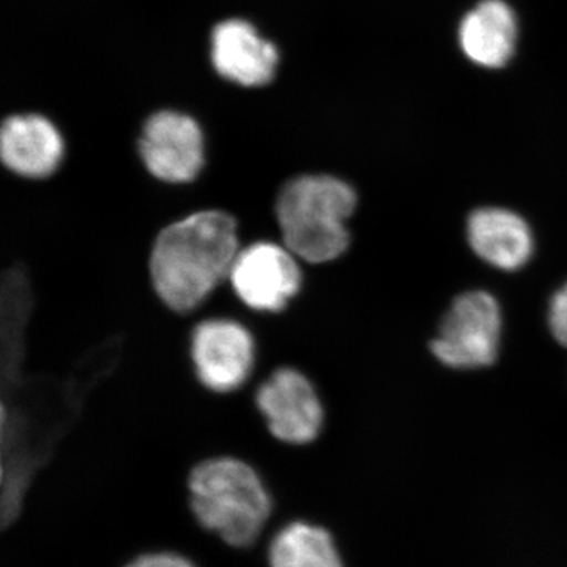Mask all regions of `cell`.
Listing matches in <instances>:
<instances>
[{"mask_svg": "<svg viewBox=\"0 0 567 567\" xmlns=\"http://www.w3.org/2000/svg\"><path fill=\"white\" fill-rule=\"evenodd\" d=\"M233 213L204 208L167 223L153 238L147 271L155 297L173 315L188 317L210 303L244 248Z\"/></svg>", "mask_w": 567, "mask_h": 567, "instance_id": "6da1fadb", "label": "cell"}, {"mask_svg": "<svg viewBox=\"0 0 567 567\" xmlns=\"http://www.w3.org/2000/svg\"><path fill=\"white\" fill-rule=\"evenodd\" d=\"M357 205L353 186L336 175H292L276 194L278 240L301 262H334L349 249V221Z\"/></svg>", "mask_w": 567, "mask_h": 567, "instance_id": "7a4b0ae2", "label": "cell"}, {"mask_svg": "<svg viewBox=\"0 0 567 567\" xmlns=\"http://www.w3.org/2000/svg\"><path fill=\"white\" fill-rule=\"evenodd\" d=\"M189 494L200 525L234 547L251 546L274 506L256 470L234 457L197 465L189 477Z\"/></svg>", "mask_w": 567, "mask_h": 567, "instance_id": "3957f363", "label": "cell"}, {"mask_svg": "<svg viewBox=\"0 0 567 567\" xmlns=\"http://www.w3.org/2000/svg\"><path fill=\"white\" fill-rule=\"evenodd\" d=\"M194 380L213 394H233L251 380L259 365V342L249 323L234 316L197 320L186 338Z\"/></svg>", "mask_w": 567, "mask_h": 567, "instance_id": "277c9868", "label": "cell"}, {"mask_svg": "<svg viewBox=\"0 0 567 567\" xmlns=\"http://www.w3.org/2000/svg\"><path fill=\"white\" fill-rule=\"evenodd\" d=\"M227 282L238 308L254 316H278L303 292L305 270L281 241L260 238L244 245Z\"/></svg>", "mask_w": 567, "mask_h": 567, "instance_id": "5b68a950", "label": "cell"}, {"mask_svg": "<svg viewBox=\"0 0 567 567\" xmlns=\"http://www.w3.org/2000/svg\"><path fill=\"white\" fill-rule=\"evenodd\" d=\"M136 153L148 177L171 188L193 186L208 163L203 126L192 115L174 110L155 112L144 122Z\"/></svg>", "mask_w": 567, "mask_h": 567, "instance_id": "8992f818", "label": "cell"}, {"mask_svg": "<svg viewBox=\"0 0 567 567\" xmlns=\"http://www.w3.org/2000/svg\"><path fill=\"white\" fill-rule=\"evenodd\" d=\"M502 328V309L491 293H462L440 324L432 352L450 368H486L498 357Z\"/></svg>", "mask_w": 567, "mask_h": 567, "instance_id": "52a82bcc", "label": "cell"}, {"mask_svg": "<svg viewBox=\"0 0 567 567\" xmlns=\"http://www.w3.org/2000/svg\"><path fill=\"white\" fill-rule=\"evenodd\" d=\"M268 431L279 442L308 445L323 427L322 399L300 369L281 364L271 369L254 394Z\"/></svg>", "mask_w": 567, "mask_h": 567, "instance_id": "ba28073f", "label": "cell"}, {"mask_svg": "<svg viewBox=\"0 0 567 567\" xmlns=\"http://www.w3.org/2000/svg\"><path fill=\"white\" fill-rule=\"evenodd\" d=\"M66 141L47 115L28 112L7 117L0 128V162L3 169L24 182H48L61 173Z\"/></svg>", "mask_w": 567, "mask_h": 567, "instance_id": "9c48e42d", "label": "cell"}, {"mask_svg": "<svg viewBox=\"0 0 567 567\" xmlns=\"http://www.w3.org/2000/svg\"><path fill=\"white\" fill-rule=\"evenodd\" d=\"M210 54L216 73L241 87H264L278 70V48L244 20L219 22L213 29Z\"/></svg>", "mask_w": 567, "mask_h": 567, "instance_id": "30bf717a", "label": "cell"}, {"mask_svg": "<svg viewBox=\"0 0 567 567\" xmlns=\"http://www.w3.org/2000/svg\"><path fill=\"white\" fill-rule=\"evenodd\" d=\"M468 244L477 257L505 271L525 267L535 251V237L528 223L506 208H480L466 224Z\"/></svg>", "mask_w": 567, "mask_h": 567, "instance_id": "8fae6325", "label": "cell"}, {"mask_svg": "<svg viewBox=\"0 0 567 567\" xmlns=\"http://www.w3.org/2000/svg\"><path fill=\"white\" fill-rule=\"evenodd\" d=\"M458 43L466 58L477 65L505 66L516 50V14L503 0H484L461 22Z\"/></svg>", "mask_w": 567, "mask_h": 567, "instance_id": "7c38bea8", "label": "cell"}, {"mask_svg": "<svg viewBox=\"0 0 567 567\" xmlns=\"http://www.w3.org/2000/svg\"><path fill=\"white\" fill-rule=\"evenodd\" d=\"M270 567H344L327 529L293 522L271 540Z\"/></svg>", "mask_w": 567, "mask_h": 567, "instance_id": "4fadbf2b", "label": "cell"}, {"mask_svg": "<svg viewBox=\"0 0 567 567\" xmlns=\"http://www.w3.org/2000/svg\"><path fill=\"white\" fill-rule=\"evenodd\" d=\"M548 327L559 344L567 347V282L554 295L548 306Z\"/></svg>", "mask_w": 567, "mask_h": 567, "instance_id": "5bb4252c", "label": "cell"}, {"mask_svg": "<svg viewBox=\"0 0 567 567\" xmlns=\"http://www.w3.org/2000/svg\"><path fill=\"white\" fill-rule=\"evenodd\" d=\"M126 567H196L189 559L175 554H152L134 559Z\"/></svg>", "mask_w": 567, "mask_h": 567, "instance_id": "9a60e30c", "label": "cell"}]
</instances>
